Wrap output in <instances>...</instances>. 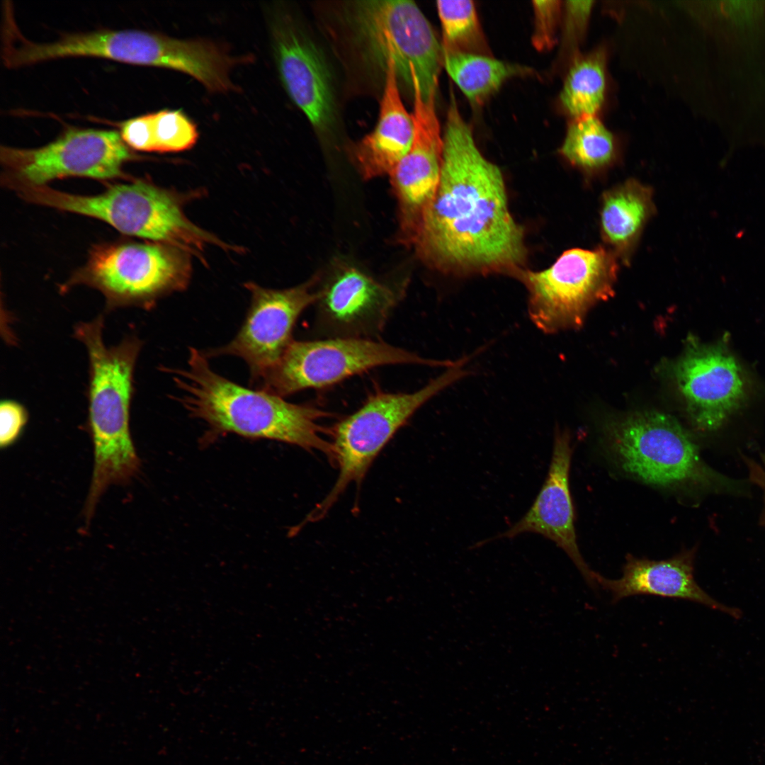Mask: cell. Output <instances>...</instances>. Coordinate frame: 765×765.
Instances as JSON below:
<instances>
[{
	"label": "cell",
	"mask_w": 765,
	"mask_h": 765,
	"mask_svg": "<svg viewBox=\"0 0 765 765\" xmlns=\"http://www.w3.org/2000/svg\"><path fill=\"white\" fill-rule=\"evenodd\" d=\"M572 450L569 432L556 429L548 472L534 502L520 520L494 538H513L525 533L541 535L564 550L586 583L596 589L597 573L586 563L577 541L569 480Z\"/></svg>",
	"instance_id": "cell-17"
},
{
	"label": "cell",
	"mask_w": 765,
	"mask_h": 765,
	"mask_svg": "<svg viewBox=\"0 0 765 765\" xmlns=\"http://www.w3.org/2000/svg\"><path fill=\"white\" fill-rule=\"evenodd\" d=\"M468 359L463 358L416 391L373 394L334 426V462L339 475L332 489L309 514L312 521L322 518L350 484L362 481L378 453L419 408L468 374L463 369Z\"/></svg>",
	"instance_id": "cell-7"
},
{
	"label": "cell",
	"mask_w": 765,
	"mask_h": 765,
	"mask_svg": "<svg viewBox=\"0 0 765 765\" xmlns=\"http://www.w3.org/2000/svg\"><path fill=\"white\" fill-rule=\"evenodd\" d=\"M398 364L449 368L454 362L424 358L375 339L293 340L259 382V390L284 397L305 389L328 387L379 366Z\"/></svg>",
	"instance_id": "cell-10"
},
{
	"label": "cell",
	"mask_w": 765,
	"mask_h": 765,
	"mask_svg": "<svg viewBox=\"0 0 765 765\" xmlns=\"http://www.w3.org/2000/svg\"><path fill=\"white\" fill-rule=\"evenodd\" d=\"M606 56L599 48L577 56L567 74L560 100L572 119L596 115L606 96Z\"/></svg>",
	"instance_id": "cell-22"
},
{
	"label": "cell",
	"mask_w": 765,
	"mask_h": 765,
	"mask_svg": "<svg viewBox=\"0 0 765 765\" xmlns=\"http://www.w3.org/2000/svg\"><path fill=\"white\" fill-rule=\"evenodd\" d=\"M356 266L338 261L319 283L317 322L328 337L375 339L404 294Z\"/></svg>",
	"instance_id": "cell-14"
},
{
	"label": "cell",
	"mask_w": 765,
	"mask_h": 765,
	"mask_svg": "<svg viewBox=\"0 0 765 765\" xmlns=\"http://www.w3.org/2000/svg\"><path fill=\"white\" fill-rule=\"evenodd\" d=\"M14 191L25 200L101 220L119 232L169 244L195 256L204 264L209 244L227 249L228 244L188 219L183 194L147 180L118 184L104 192L82 196L47 186H23Z\"/></svg>",
	"instance_id": "cell-6"
},
{
	"label": "cell",
	"mask_w": 765,
	"mask_h": 765,
	"mask_svg": "<svg viewBox=\"0 0 765 765\" xmlns=\"http://www.w3.org/2000/svg\"><path fill=\"white\" fill-rule=\"evenodd\" d=\"M557 1H535L536 30L533 38L539 50L549 48L553 43L560 9Z\"/></svg>",
	"instance_id": "cell-27"
},
{
	"label": "cell",
	"mask_w": 765,
	"mask_h": 765,
	"mask_svg": "<svg viewBox=\"0 0 765 765\" xmlns=\"http://www.w3.org/2000/svg\"><path fill=\"white\" fill-rule=\"evenodd\" d=\"M28 421L26 409L13 400H4L0 405V448L13 446L21 436Z\"/></svg>",
	"instance_id": "cell-26"
},
{
	"label": "cell",
	"mask_w": 765,
	"mask_h": 765,
	"mask_svg": "<svg viewBox=\"0 0 765 765\" xmlns=\"http://www.w3.org/2000/svg\"><path fill=\"white\" fill-rule=\"evenodd\" d=\"M339 19L349 45L368 71L385 81L392 63L400 89L413 96L415 74L421 98H436L442 47L414 2L346 1L340 6Z\"/></svg>",
	"instance_id": "cell-5"
},
{
	"label": "cell",
	"mask_w": 765,
	"mask_h": 765,
	"mask_svg": "<svg viewBox=\"0 0 765 765\" xmlns=\"http://www.w3.org/2000/svg\"><path fill=\"white\" fill-rule=\"evenodd\" d=\"M443 141L439 184L413 245L417 255L445 273L517 278L526 255L523 229L510 213L500 169L479 150L452 91Z\"/></svg>",
	"instance_id": "cell-1"
},
{
	"label": "cell",
	"mask_w": 765,
	"mask_h": 765,
	"mask_svg": "<svg viewBox=\"0 0 765 765\" xmlns=\"http://www.w3.org/2000/svg\"><path fill=\"white\" fill-rule=\"evenodd\" d=\"M414 135L413 116L402 102L395 66L390 63L376 125L351 147V159L361 176L368 180L390 175L410 149Z\"/></svg>",
	"instance_id": "cell-19"
},
{
	"label": "cell",
	"mask_w": 765,
	"mask_h": 765,
	"mask_svg": "<svg viewBox=\"0 0 765 765\" xmlns=\"http://www.w3.org/2000/svg\"><path fill=\"white\" fill-rule=\"evenodd\" d=\"M605 436L618 465L646 484L694 495L747 493L745 481L710 466L690 432L669 414H632L610 424Z\"/></svg>",
	"instance_id": "cell-4"
},
{
	"label": "cell",
	"mask_w": 765,
	"mask_h": 765,
	"mask_svg": "<svg viewBox=\"0 0 765 765\" xmlns=\"http://www.w3.org/2000/svg\"><path fill=\"white\" fill-rule=\"evenodd\" d=\"M618 260L604 246L573 248L543 271L523 269L517 278L528 290L532 322L545 334L580 327L592 307L613 295Z\"/></svg>",
	"instance_id": "cell-9"
},
{
	"label": "cell",
	"mask_w": 765,
	"mask_h": 765,
	"mask_svg": "<svg viewBox=\"0 0 765 765\" xmlns=\"http://www.w3.org/2000/svg\"><path fill=\"white\" fill-rule=\"evenodd\" d=\"M154 152H175L188 149L198 132L193 121L180 110L152 113Z\"/></svg>",
	"instance_id": "cell-25"
},
{
	"label": "cell",
	"mask_w": 765,
	"mask_h": 765,
	"mask_svg": "<svg viewBox=\"0 0 765 765\" xmlns=\"http://www.w3.org/2000/svg\"><path fill=\"white\" fill-rule=\"evenodd\" d=\"M593 3L591 1H569L566 3V29L568 36L573 40L583 34Z\"/></svg>",
	"instance_id": "cell-29"
},
{
	"label": "cell",
	"mask_w": 765,
	"mask_h": 765,
	"mask_svg": "<svg viewBox=\"0 0 765 765\" xmlns=\"http://www.w3.org/2000/svg\"><path fill=\"white\" fill-rule=\"evenodd\" d=\"M673 374L692 424L703 432L722 428L747 397L743 369L720 343L704 344L691 338Z\"/></svg>",
	"instance_id": "cell-13"
},
{
	"label": "cell",
	"mask_w": 765,
	"mask_h": 765,
	"mask_svg": "<svg viewBox=\"0 0 765 765\" xmlns=\"http://www.w3.org/2000/svg\"><path fill=\"white\" fill-rule=\"evenodd\" d=\"M443 64L469 101L482 104L511 77L528 74L529 69L488 55L443 53Z\"/></svg>",
	"instance_id": "cell-23"
},
{
	"label": "cell",
	"mask_w": 765,
	"mask_h": 765,
	"mask_svg": "<svg viewBox=\"0 0 765 765\" xmlns=\"http://www.w3.org/2000/svg\"><path fill=\"white\" fill-rule=\"evenodd\" d=\"M320 276L287 289L244 284L251 302L244 322L227 345L205 353L208 357L233 356L248 365L252 380L259 382L278 363L293 342L297 319L318 298Z\"/></svg>",
	"instance_id": "cell-12"
},
{
	"label": "cell",
	"mask_w": 765,
	"mask_h": 765,
	"mask_svg": "<svg viewBox=\"0 0 765 765\" xmlns=\"http://www.w3.org/2000/svg\"><path fill=\"white\" fill-rule=\"evenodd\" d=\"M269 28L285 91L315 130L328 132L334 124L336 106L332 79L322 52L286 11H274Z\"/></svg>",
	"instance_id": "cell-15"
},
{
	"label": "cell",
	"mask_w": 765,
	"mask_h": 765,
	"mask_svg": "<svg viewBox=\"0 0 765 765\" xmlns=\"http://www.w3.org/2000/svg\"><path fill=\"white\" fill-rule=\"evenodd\" d=\"M135 157L120 132L72 128L38 148L1 147V181L14 189L47 186L51 181L69 176L101 180L125 177L123 165Z\"/></svg>",
	"instance_id": "cell-11"
},
{
	"label": "cell",
	"mask_w": 765,
	"mask_h": 765,
	"mask_svg": "<svg viewBox=\"0 0 765 765\" xmlns=\"http://www.w3.org/2000/svg\"><path fill=\"white\" fill-rule=\"evenodd\" d=\"M191 258L181 249L154 242L98 244L67 285L84 284L100 290L110 308L148 309L164 295L187 288Z\"/></svg>",
	"instance_id": "cell-8"
},
{
	"label": "cell",
	"mask_w": 765,
	"mask_h": 765,
	"mask_svg": "<svg viewBox=\"0 0 765 765\" xmlns=\"http://www.w3.org/2000/svg\"><path fill=\"white\" fill-rule=\"evenodd\" d=\"M414 135L410 149L390 174L397 203L399 243L413 246L436 195L441 178L443 141L436 99L413 94Z\"/></svg>",
	"instance_id": "cell-16"
},
{
	"label": "cell",
	"mask_w": 765,
	"mask_h": 765,
	"mask_svg": "<svg viewBox=\"0 0 765 765\" xmlns=\"http://www.w3.org/2000/svg\"><path fill=\"white\" fill-rule=\"evenodd\" d=\"M120 134L130 148L154 152L152 113L123 122L120 125Z\"/></svg>",
	"instance_id": "cell-28"
},
{
	"label": "cell",
	"mask_w": 765,
	"mask_h": 765,
	"mask_svg": "<svg viewBox=\"0 0 765 765\" xmlns=\"http://www.w3.org/2000/svg\"><path fill=\"white\" fill-rule=\"evenodd\" d=\"M696 551L694 547L662 560L628 555L623 574L619 579H606L597 573L596 582L611 594L612 602L632 596H656L696 602L734 618H740L741 611L718 602L696 582L694 560Z\"/></svg>",
	"instance_id": "cell-18"
},
{
	"label": "cell",
	"mask_w": 765,
	"mask_h": 765,
	"mask_svg": "<svg viewBox=\"0 0 765 765\" xmlns=\"http://www.w3.org/2000/svg\"><path fill=\"white\" fill-rule=\"evenodd\" d=\"M654 212L652 188L635 178H629L603 193L601 236L608 249L625 264H629Z\"/></svg>",
	"instance_id": "cell-20"
},
{
	"label": "cell",
	"mask_w": 765,
	"mask_h": 765,
	"mask_svg": "<svg viewBox=\"0 0 765 765\" xmlns=\"http://www.w3.org/2000/svg\"><path fill=\"white\" fill-rule=\"evenodd\" d=\"M103 319L98 317L75 327V336L89 359V426L94 446V468L84 509L89 523L101 497L113 484L129 482L140 460L130 430L132 377L141 341L128 337L107 346Z\"/></svg>",
	"instance_id": "cell-3"
},
{
	"label": "cell",
	"mask_w": 765,
	"mask_h": 765,
	"mask_svg": "<svg viewBox=\"0 0 765 765\" xmlns=\"http://www.w3.org/2000/svg\"><path fill=\"white\" fill-rule=\"evenodd\" d=\"M443 53L487 55L488 50L472 1H438Z\"/></svg>",
	"instance_id": "cell-24"
},
{
	"label": "cell",
	"mask_w": 765,
	"mask_h": 765,
	"mask_svg": "<svg viewBox=\"0 0 765 765\" xmlns=\"http://www.w3.org/2000/svg\"><path fill=\"white\" fill-rule=\"evenodd\" d=\"M171 373L179 390L177 400L210 433L278 441L319 450L334 461L333 444L322 437L327 431L319 423L332 414L232 382L215 373L205 354L193 347L187 368Z\"/></svg>",
	"instance_id": "cell-2"
},
{
	"label": "cell",
	"mask_w": 765,
	"mask_h": 765,
	"mask_svg": "<svg viewBox=\"0 0 765 765\" xmlns=\"http://www.w3.org/2000/svg\"><path fill=\"white\" fill-rule=\"evenodd\" d=\"M560 153L585 176H594L616 164L618 148L613 134L596 115L583 116L572 120Z\"/></svg>",
	"instance_id": "cell-21"
}]
</instances>
